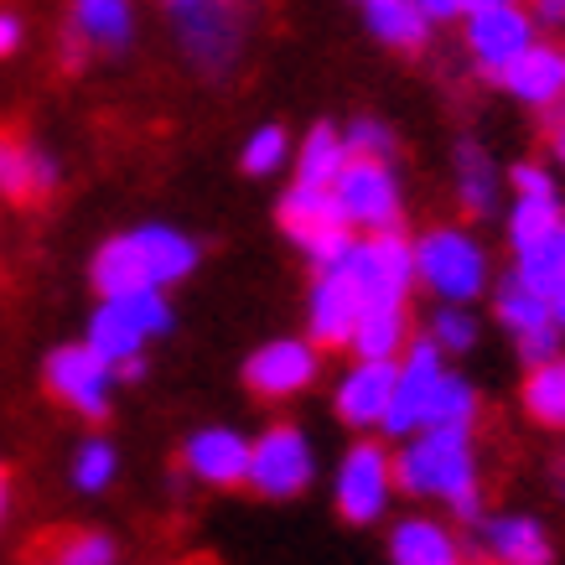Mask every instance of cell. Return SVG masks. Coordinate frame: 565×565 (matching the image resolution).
Here are the masks:
<instances>
[{
  "label": "cell",
  "instance_id": "obj_6",
  "mask_svg": "<svg viewBox=\"0 0 565 565\" xmlns=\"http://www.w3.org/2000/svg\"><path fill=\"white\" fill-rule=\"evenodd\" d=\"M411 259L415 280L441 301H451V307L482 296V286H488V255L478 249V239H467L462 228H430L426 239H415Z\"/></svg>",
  "mask_w": 565,
  "mask_h": 565
},
{
  "label": "cell",
  "instance_id": "obj_30",
  "mask_svg": "<svg viewBox=\"0 0 565 565\" xmlns=\"http://www.w3.org/2000/svg\"><path fill=\"white\" fill-rule=\"evenodd\" d=\"M348 348L359 353V363H394V353L405 348V311H363Z\"/></svg>",
  "mask_w": 565,
  "mask_h": 565
},
{
  "label": "cell",
  "instance_id": "obj_40",
  "mask_svg": "<svg viewBox=\"0 0 565 565\" xmlns=\"http://www.w3.org/2000/svg\"><path fill=\"white\" fill-rule=\"evenodd\" d=\"M415 11L426 21H446V17H457V0H415Z\"/></svg>",
  "mask_w": 565,
  "mask_h": 565
},
{
  "label": "cell",
  "instance_id": "obj_9",
  "mask_svg": "<svg viewBox=\"0 0 565 565\" xmlns=\"http://www.w3.org/2000/svg\"><path fill=\"white\" fill-rule=\"evenodd\" d=\"M177 17V32H182V47L198 68L223 73L239 52L244 36V11L239 0H167Z\"/></svg>",
  "mask_w": 565,
  "mask_h": 565
},
{
  "label": "cell",
  "instance_id": "obj_11",
  "mask_svg": "<svg viewBox=\"0 0 565 565\" xmlns=\"http://www.w3.org/2000/svg\"><path fill=\"white\" fill-rule=\"evenodd\" d=\"M332 203H338L348 228L394 234V223H399V182H394L384 161H348L338 182H332Z\"/></svg>",
  "mask_w": 565,
  "mask_h": 565
},
{
  "label": "cell",
  "instance_id": "obj_18",
  "mask_svg": "<svg viewBox=\"0 0 565 565\" xmlns=\"http://www.w3.org/2000/svg\"><path fill=\"white\" fill-rule=\"evenodd\" d=\"M467 47L482 63V73H503L519 52L534 47V21L519 11V6H498V11H482V17H467Z\"/></svg>",
  "mask_w": 565,
  "mask_h": 565
},
{
  "label": "cell",
  "instance_id": "obj_42",
  "mask_svg": "<svg viewBox=\"0 0 565 565\" xmlns=\"http://www.w3.org/2000/svg\"><path fill=\"white\" fill-rule=\"evenodd\" d=\"M498 6H514V0H457L462 17H482V11H498Z\"/></svg>",
  "mask_w": 565,
  "mask_h": 565
},
{
  "label": "cell",
  "instance_id": "obj_38",
  "mask_svg": "<svg viewBox=\"0 0 565 565\" xmlns=\"http://www.w3.org/2000/svg\"><path fill=\"white\" fill-rule=\"evenodd\" d=\"M21 47V17L17 11H0V57H11Z\"/></svg>",
  "mask_w": 565,
  "mask_h": 565
},
{
  "label": "cell",
  "instance_id": "obj_43",
  "mask_svg": "<svg viewBox=\"0 0 565 565\" xmlns=\"http://www.w3.org/2000/svg\"><path fill=\"white\" fill-rule=\"evenodd\" d=\"M11 514V478H6V467H0V524Z\"/></svg>",
  "mask_w": 565,
  "mask_h": 565
},
{
  "label": "cell",
  "instance_id": "obj_15",
  "mask_svg": "<svg viewBox=\"0 0 565 565\" xmlns=\"http://www.w3.org/2000/svg\"><path fill=\"white\" fill-rule=\"evenodd\" d=\"M441 348L420 338L411 343L405 363H399V384H394V399H390V415H384V426L390 436H420L426 426V405H430V390H436V379H441Z\"/></svg>",
  "mask_w": 565,
  "mask_h": 565
},
{
  "label": "cell",
  "instance_id": "obj_46",
  "mask_svg": "<svg viewBox=\"0 0 565 565\" xmlns=\"http://www.w3.org/2000/svg\"><path fill=\"white\" fill-rule=\"evenodd\" d=\"M32 565H52V561H32Z\"/></svg>",
  "mask_w": 565,
  "mask_h": 565
},
{
  "label": "cell",
  "instance_id": "obj_47",
  "mask_svg": "<svg viewBox=\"0 0 565 565\" xmlns=\"http://www.w3.org/2000/svg\"><path fill=\"white\" fill-rule=\"evenodd\" d=\"M457 565H462V561H457Z\"/></svg>",
  "mask_w": 565,
  "mask_h": 565
},
{
  "label": "cell",
  "instance_id": "obj_20",
  "mask_svg": "<svg viewBox=\"0 0 565 565\" xmlns=\"http://www.w3.org/2000/svg\"><path fill=\"white\" fill-rule=\"evenodd\" d=\"M57 188V161L21 136H0V198L36 203Z\"/></svg>",
  "mask_w": 565,
  "mask_h": 565
},
{
  "label": "cell",
  "instance_id": "obj_12",
  "mask_svg": "<svg viewBox=\"0 0 565 565\" xmlns=\"http://www.w3.org/2000/svg\"><path fill=\"white\" fill-rule=\"evenodd\" d=\"M493 307H498V322L514 332V343L519 353H524V363H550V359H561V327H555V317H550V301L545 296H534L524 280H503L493 296Z\"/></svg>",
  "mask_w": 565,
  "mask_h": 565
},
{
  "label": "cell",
  "instance_id": "obj_7",
  "mask_svg": "<svg viewBox=\"0 0 565 565\" xmlns=\"http://www.w3.org/2000/svg\"><path fill=\"white\" fill-rule=\"evenodd\" d=\"M42 384H47V394L63 405V411L84 415L88 426L109 420V405H115V369H109L88 343L52 348L47 363H42Z\"/></svg>",
  "mask_w": 565,
  "mask_h": 565
},
{
  "label": "cell",
  "instance_id": "obj_39",
  "mask_svg": "<svg viewBox=\"0 0 565 565\" xmlns=\"http://www.w3.org/2000/svg\"><path fill=\"white\" fill-rule=\"evenodd\" d=\"M545 125H550V146H555V161L565 167V109H561V104H550V109H545Z\"/></svg>",
  "mask_w": 565,
  "mask_h": 565
},
{
  "label": "cell",
  "instance_id": "obj_31",
  "mask_svg": "<svg viewBox=\"0 0 565 565\" xmlns=\"http://www.w3.org/2000/svg\"><path fill=\"white\" fill-rule=\"evenodd\" d=\"M457 192H462L467 213H488L498 198L493 161H488V151H482L478 140H462V146H457Z\"/></svg>",
  "mask_w": 565,
  "mask_h": 565
},
{
  "label": "cell",
  "instance_id": "obj_41",
  "mask_svg": "<svg viewBox=\"0 0 565 565\" xmlns=\"http://www.w3.org/2000/svg\"><path fill=\"white\" fill-rule=\"evenodd\" d=\"M534 17L550 26H565V0H534Z\"/></svg>",
  "mask_w": 565,
  "mask_h": 565
},
{
  "label": "cell",
  "instance_id": "obj_10",
  "mask_svg": "<svg viewBox=\"0 0 565 565\" xmlns=\"http://www.w3.org/2000/svg\"><path fill=\"white\" fill-rule=\"evenodd\" d=\"M348 275L359 286L363 311H405V296H411V280H415L411 244L399 234H374V239H363L353 249Z\"/></svg>",
  "mask_w": 565,
  "mask_h": 565
},
{
  "label": "cell",
  "instance_id": "obj_37",
  "mask_svg": "<svg viewBox=\"0 0 565 565\" xmlns=\"http://www.w3.org/2000/svg\"><path fill=\"white\" fill-rule=\"evenodd\" d=\"M509 182H514L519 198H534V203H561V198H555V177H550L545 167H534V161H519L514 172H509Z\"/></svg>",
  "mask_w": 565,
  "mask_h": 565
},
{
  "label": "cell",
  "instance_id": "obj_17",
  "mask_svg": "<svg viewBox=\"0 0 565 565\" xmlns=\"http://www.w3.org/2000/svg\"><path fill=\"white\" fill-rule=\"evenodd\" d=\"M394 384H399V363H353L343 379H338V420L353 430H374L384 426L390 415V399H394Z\"/></svg>",
  "mask_w": 565,
  "mask_h": 565
},
{
  "label": "cell",
  "instance_id": "obj_23",
  "mask_svg": "<svg viewBox=\"0 0 565 565\" xmlns=\"http://www.w3.org/2000/svg\"><path fill=\"white\" fill-rule=\"evenodd\" d=\"M390 561L394 565H457V534L441 519H399L390 534Z\"/></svg>",
  "mask_w": 565,
  "mask_h": 565
},
{
  "label": "cell",
  "instance_id": "obj_19",
  "mask_svg": "<svg viewBox=\"0 0 565 565\" xmlns=\"http://www.w3.org/2000/svg\"><path fill=\"white\" fill-rule=\"evenodd\" d=\"M478 545L493 565H550L555 561V545L540 519L530 514H498L478 524Z\"/></svg>",
  "mask_w": 565,
  "mask_h": 565
},
{
  "label": "cell",
  "instance_id": "obj_24",
  "mask_svg": "<svg viewBox=\"0 0 565 565\" xmlns=\"http://www.w3.org/2000/svg\"><path fill=\"white\" fill-rule=\"evenodd\" d=\"M363 17H369V32L379 42H390L399 52L426 47L430 36V21L415 11V0H363Z\"/></svg>",
  "mask_w": 565,
  "mask_h": 565
},
{
  "label": "cell",
  "instance_id": "obj_26",
  "mask_svg": "<svg viewBox=\"0 0 565 565\" xmlns=\"http://www.w3.org/2000/svg\"><path fill=\"white\" fill-rule=\"evenodd\" d=\"M343 167H348V146L332 125H317L301 140V151H296V182H307V188H332Z\"/></svg>",
  "mask_w": 565,
  "mask_h": 565
},
{
  "label": "cell",
  "instance_id": "obj_27",
  "mask_svg": "<svg viewBox=\"0 0 565 565\" xmlns=\"http://www.w3.org/2000/svg\"><path fill=\"white\" fill-rule=\"evenodd\" d=\"M68 478L78 493H109L115 478H120V451L109 436H84V441L73 446V462H68Z\"/></svg>",
  "mask_w": 565,
  "mask_h": 565
},
{
  "label": "cell",
  "instance_id": "obj_13",
  "mask_svg": "<svg viewBox=\"0 0 565 565\" xmlns=\"http://www.w3.org/2000/svg\"><path fill=\"white\" fill-rule=\"evenodd\" d=\"M317 348L301 343V338H275V343L255 348L249 363H244V384L259 399H291V394L311 390L317 384Z\"/></svg>",
  "mask_w": 565,
  "mask_h": 565
},
{
  "label": "cell",
  "instance_id": "obj_22",
  "mask_svg": "<svg viewBox=\"0 0 565 565\" xmlns=\"http://www.w3.org/2000/svg\"><path fill=\"white\" fill-rule=\"evenodd\" d=\"M498 84L509 88L514 99L550 109V104L565 94V52L561 47H545V42H534L530 52H519L514 63L498 73Z\"/></svg>",
  "mask_w": 565,
  "mask_h": 565
},
{
  "label": "cell",
  "instance_id": "obj_21",
  "mask_svg": "<svg viewBox=\"0 0 565 565\" xmlns=\"http://www.w3.org/2000/svg\"><path fill=\"white\" fill-rule=\"evenodd\" d=\"M68 36L84 52H120L136 36V6L130 0H73Z\"/></svg>",
  "mask_w": 565,
  "mask_h": 565
},
{
  "label": "cell",
  "instance_id": "obj_32",
  "mask_svg": "<svg viewBox=\"0 0 565 565\" xmlns=\"http://www.w3.org/2000/svg\"><path fill=\"white\" fill-rule=\"evenodd\" d=\"M52 565H120V540L104 530H68L52 540V550L42 555Z\"/></svg>",
  "mask_w": 565,
  "mask_h": 565
},
{
  "label": "cell",
  "instance_id": "obj_28",
  "mask_svg": "<svg viewBox=\"0 0 565 565\" xmlns=\"http://www.w3.org/2000/svg\"><path fill=\"white\" fill-rule=\"evenodd\" d=\"M524 411L545 430H565V359H550L524 379Z\"/></svg>",
  "mask_w": 565,
  "mask_h": 565
},
{
  "label": "cell",
  "instance_id": "obj_29",
  "mask_svg": "<svg viewBox=\"0 0 565 565\" xmlns=\"http://www.w3.org/2000/svg\"><path fill=\"white\" fill-rule=\"evenodd\" d=\"M472 420H478V394H472V384L457 374H441L436 390H430L426 426L420 430H472Z\"/></svg>",
  "mask_w": 565,
  "mask_h": 565
},
{
  "label": "cell",
  "instance_id": "obj_45",
  "mask_svg": "<svg viewBox=\"0 0 565 565\" xmlns=\"http://www.w3.org/2000/svg\"><path fill=\"white\" fill-rule=\"evenodd\" d=\"M555 482H561V493H565V451L555 457Z\"/></svg>",
  "mask_w": 565,
  "mask_h": 565
},
{
  "label": "cell",
  "instance_id": "obj_14",
  "mask_svg": "<svg viewBox=\"0 0 565 565\" xmlns=\"http://www.w3.org/2000/svg\"><path fill=\"white\" fill-rule=\"evenodd\" d=\"M182 472L203 488H244L249 478V436L234 426H203L182 441Z\"/></svg>",
  "mask_w": 565,
  "mask_h": 565
},
{
  "label": "cell",
  "instance_id": "obj_2",
  "mask_svg": "<svg viewBox=\"0 0 565 565\" xmlns=\"http://www.w3.org/2000/svg\"><path fill=\"white\" fill-rule=\"evenodd\" d=\"M394 488L411 498H441L462 524H482V488L472 430H420L394 457Z\"/></svg>",
  "mask_w": 565,
  "mask_h": 565
},
{
  "label": "cell",
  "instance_id": "obj_35",
  "mask_svg": "<svg viewBox=\"0 0 565 565\" xmlns=\"http://www.w3.org/2000/svg\"><path fill=\"white\" fill-rule=\"evenodd\" d=\"M348 161H384V156H394V130L384 120H369V115H359V120L348 125Z\"/></svg>",
  "mask_w": 565,
  "mask_h": 565
},
{
  "label": "cell",
  "instance_id": "obj_5",
  "mask_svg": "<svg viewBox=\"0 0 565 565\" xmlns=\"http://www.w3.org/2000/svg\"><path fill=\"white\" fill-rule=\"evenodd\" d=\"M317 478V451H311L307 430L291 426V420H275L249 441V478L244 488L270 503H286V498H301Z\"/></svg>",
  "mask_w": 565,
  "mask_h": 565
},
{
  "label": "cell",
  "instance_id": "obj_4",
  "mask_svg": "<svg viewBox=\"0 0 565 565\" xmlns=\"http://www.w3.org/2000/svg\"><path fill=\"white\" fill-rule=\"evenodd\" d=\"M280 228L301 244V255L322 270H338L348 255H353V228L343 223L338 203H332V188H307V182H291L286 198H280Z\"/></svg>",
  "mask_w": 565,
  "mask_h": 565
},
{
  "label": "cell",
  "instance_id": "obj_44",
  "mask_svg": "<svg viewBox=\"0 0 565 565\" xmlns=\"http://www.w3.org/2000/svg\"><path fill=\"white\" fill-rule=\"evenodd\" d=\"M550 317H555V327H561V332H565V291L555 296V301H550Z\"/></svg>",
  "mask_w": 565,
  "mask_h": 565
},
{
  "label": "cell",
  "instance_id": "obj_1",
  "mask_svg": "<svg viewBox=\"0 0 565 565\" xmlns=\"http://www.w3.org/2000/svg\"><path fill=\"white\" fill-rule=\"evenodd\" d=\"M198 270V239H188L172 223H140L115 239H104L88 259V280L99 296L167 291Z\"/></svg>",
  "mask_w": 565,
  "mask_h": 565
},
{
  "label": "cell",
  "instance_id": "obj_3",
  "mask_svg": "<svg viewBox=\"0 0 565 565\" xmlns=\"http://www.w3.org/2000/svg\"><path fill=\"white\" fill-rule=\"evenodd\" d=\"M172 332V301L167 291H136V296H99V307L88 317L84 343L99 353L109 369L130 359H146L151 338Z\"/></svg>",
  "mask_w": 565,
  "mask_h": 565
},
{
  "label": "cell",
  "instance_id": "obj_8",
  "mask_svg": "<svg viewBox=\"0 0 565 565\" xmlns=\"http://www.w3.org/2000/svg\"><path fill=\"white\" fill-rule=\"evenodd\" d=\"M394 498V457L379 441H359L348 446V457L338 462V478H332V503L348 524H374L384 519Z\"/></svg>",
  "mask_w": 565,
  "mask_h": 565
},
{
  "label": "cell",
  "instance_id": "obj_34",
  "mask_svg": "<svg viewBox=\"0 0 565 565\" xmlns=\"http://www.w3.org/2000/svg\"><path fill=\"white\" fill-rule=\"evenodd\" d=\"M286 156H291V140H286V130L280 125H259L255 136L244 140V172L249 177H270L286 167Z\"/></svg>",
  "mask_w": 565,
  "mask_h": 565
},
{
  "label": "cell",
  "instance_id": "obj_16",
  "mask_svg": "<svg viewBox=\"0 0 565 565\" xmlns=\"http://www.w3.org/2000/svg\"><path fill=\"white\" fill-rule=\"evenodd\" d=\"M359 249V244H353ZM353 259V255H348ZM348 259L338 270H322L317 286H311V338L322 348H348L353 332H359V317H363V301H359V286L348 275Z\"/></svg>",
  "mask_w": 565,
  "mask_h": 565
},
{
  "label": "cell",
  "instance_id": "obj_33",
  "mask_svg": "<svg viewBox=\"0 0 565 565\" xmlns=\"http://www.w3.org/2000/svg\"><path fill=\"white\" fill-rule=\"evenodd\" d=\"M561 223H565L561 203H534V198H519L514 213H509V239H514V249L524 255V249H534L540 239H550Z\"/></svg>",
  "mask_w": 565,
  "mask_h": 565
},
{
  "label": "cell",
  "instance_id": "obj_25",
  "mask_svg": "<svg viewBox=\"0 0 565 565\" xmlns=\"http://www.w3.org/2000/svg\"><path fill=\"white\" fill-rule=\"evenodd\" d=\"M514 280H524V286H530L534 296H545V301H555V296L565 291V223L550 239H540L534 249L519 255Z\"/></svg>",
  "mask_w": 565,
  "mask_h": 565
},
{
  "label": "cell",
  "instance_id": "obj_36",
  "mask_svg": "<svg viewBox=\"0 0 565 565\" xmlns=\"http://www.w3.org/2000/svg\"><path fill=\"white\" fill-rule=\"evenodd\" d=\"M430 343L441 348V353H467V348L478 343V322L462 307H441L430 317Z\"/></svg>",
  "mask_w": 565,
  "mask_h": 565
}]
</instances>
